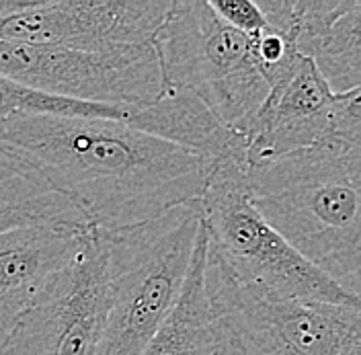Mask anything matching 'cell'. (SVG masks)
Here are the masks:
<instances>
[{"mask_svg": "<svg viewBox=\"0 0 361 355\" xmlns=\"http://www.w3.org/2000/svg\"><path fill=\"white\" fill-rule=\"evenodd\" d=\"M0 144L99 230L132 228L200 200L214 169L191 148L109 119L11 117L0 121Z\"/></svg>", "mask_w": 361, "mask_h": 355, "instance_id": "obj_1", "label": "cell"}, {"mask_svg": "<svg viewBox=\"0 0 361 355\" xmlns=\"http://www.w3.org/2000/svg\"><path fill=\"white\" fill-rule=\"evenodd\" d=\"M259 214L335 284L361 291V140L335 138L248 167Z\"/></svg>", "mask_w": 361, "mask_h": 355, "instance_id": "obj_2", "label": "cell"}, {"mask_svg": "<svg viewBox=\"0 0 361 355\" xmlns=\"http://www.w3.org/2000/svg\"><path fill=\"white\" fill-rule=\"evenodd\" d=\"M200 228V200L132 228H97L109 289L97 355H142L150 345L179 302Z\"/></svg>", "mask_w": 361, "mask_h": 355, "instance_id": "obj_3", "label": "cell"}, {"mask_svg": "<svg viewBox=\"0 0 361 355\" xmlns=\"http://www.w3.org/2000/svg\"><path fill=\"white\" fill-rule=\"evenodd\" d=\"M164 92H189L230 132L247 138L271 83L255 37L222 21L207 0H175L152 40Z\"/></svg>", "mask_w": 361, "mask_h": 355, "instance_id": "obj_4", "label": "cell"}, {"mask_svg": "<svg viewBox=\"0 0 361 355\" xmlns=\"http://www.w3.org/2000/svg\"><path fill=\"white\" fill-rule=\"evenodd\" d=\"M247 173L243 155L214 162L200 198L207 253L232 277L275 298L360 306V296L306 261L259 214L250 200Z\"/></svg>", "mask_w": 361, "mask_h": 355, "instance_id": "obj_5", "label": "cell"}, {"mask_svg": "<svg viewBox=\"0 0 361 355\" xmlns=\"http://www.w3.org/2000/svg\"><path fill=\"white\" fill-rule=\"evenodd\" d=\"M205 289L222 355H360V306L275 298L232 277L209 253Z\"/></svg>", "mask_w": 361, "mask_h": 355, "instance_id": "obj_6", "label": "cell"}, {"mask_svg": "<svg viewBox=\"0 0 361 355\" xmlns=\"http://www.w3.org/2000/svg\"><path fill=\"white\" fill-rule=\"evenodd\" d=\"M0 76L45 95L140 109L164 95L152 44L70 49L0 42Z\"/></svg>", "mask_w": 361, "mask_h": 355, "instance_id": "obj_7", "label": "cell"}, {"mask_svg": "<svg viewBox=\"0 0 361 355\" xmlns=\"http://www.w3.org/2000/svg\"><path fill=\"white\" fill-rule=\"evenodd\" d=\"M109 304L107 259L97 228L23 312L0 355H97Z\"/></svg>", "mask_w": 361, "mask_h": 355, "instance_id": "obj_8", "label": "cell"}, {"mask_svg": "<svg viewBox=\"0 0 361 355\" xmlns=\"http://www.w3.org/2000/svg\"><path fill=\"white\" fill-rule=\"evenodd\" d=\"M335 138L361 140L360 90L335 95L314 64L298 54L248 132L247 164L263 167Z\"/></svg>", "mask_w": 361, "mask_h": 355, "instance_id": "obj_9", "label": "cell"}, {"mask_svg": "<svg viewBox=\"0 0 361 355\" xmlns=\"http://www.w3.org/2000/svg\"><path fill=\"white\" fill-rule=\"evenodd\" d=\"M173 0H0V42L70 49L152 44Z\"/></svg>", "mask_w": 361, "mask_h": 355, "instance_id": "obj_10", "label": "cell"}, {"mask_svg": "<svg viewBox=\"0 0 361 355\" xmlns=\"http://www.w3.org/2000/svg\"><path fill=\"white\" fill-rule=\"evenodd\" d=\"M11 117H80L128 124L202 155H214L224 144L220 121L187 92H164L150 107H128L78 101L27 89L0 76V121Z\"/></svg>", "mask_w": 361, "mask_h": 355, "instance_id": "obj_11", "label": "cell"}, {"mask_svg": "<svg viewBox=\"0 0 361 355\" xmlns=\"http://www.w3.org/2000/svg\"><path fill=\"white\" fill-rule=\"evenodd\" d=\"M90 228H31L0 236V345L45 282L78 255Z\"/></svg>", "mask_w": 361, "mask_h": 355, "instance_id": "obj_12", "label": "cell"}, {"mask_svg": "<svg viewBox=\"0 0 361 355\" xmlns=\"http://www.w3.org/2000/svg\"><path fill=\"white\" fill-rule=\"evenodd\" d=\"M293 47L335 95L361 87V0H293Z\"/></svg>", "mask_w": 361, "mask_h": 355, "instance_id": "obj_13", "label": "cell"}, {"mask_svg": "<svg viewBox=\"0 0 361 355\" xmlns=\"http://www.w3.org/2000/svg\"><path fill=\"white\" fill-rule=\"evenodd\" d=\"M31 228H90V222L33 164L0 144V236Z\"/></svg>", "mask_w": 361, "mask_h": 355, "instance_id": "obj_14", "label": "cell"}, {"mask_svg": "<svg viewBox=\"0 0 361 355\" xmlns=\"http://www.w3.org/2000/svg\"><path fill=\"white\" fill-rule=\"evenodd\" d=\"M205 255L202 222L179 302L142 355H222V329L205 289Z\"/></svg>", "mask_w": 361, "mask_h": 355, "instance_id": "obj_15", "label": "cell"}, {"mask_svg": "<svg viewBox=\"0 0 361 355\" xmlns=\"http://www.w3.org/2000/svg\"><path fill=\"white\" fill-rule=\"evenodd\" d=\"M207 4L222 21L247 35H257L267 27L259 0H207Z\"/></svg>", "mask_w": 361, "mask_h": 355, "instance_id": "obj_16", "label": "cell"}]
</instances>
